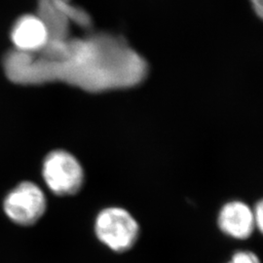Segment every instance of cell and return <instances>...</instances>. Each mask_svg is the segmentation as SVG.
<instances>
[{
    "instance_id": "1",
    "label": "cell",
    "mask_w": 263,
    "mask_h": 263,
    "mask_svg": "<svg viewBox=\"0 0 263 263\" xmlns=\"http://www.w3.org/2000/svg\"><path fill=\"white\" fill-rule=\"evenodd\" d=\"M95 232L98 239L113 252L125 253L137 243L140 226L123 208H106L96 218Z\"/></svg>"
},
{
    "instance_id": "2",
    "label": "cell",
    "mask_w": 263,
    "mask_h": 263,
    "mask_svg": "<svg viewBox=\"0 0 263 263\" xmlns=\"http://www.w3.org/2000/svg\"><path fill=\"white\" fill-rule=\"evenodd\" d=\"M42 176L49 189L58 196H70L80 191L84 171L80 162L66 151H51L43 162Z\"/></svg>"
},
{
    "instance_id": "3",
    "label": "cell",
    "mask_w": 263,
    "mask_h": 263,
    "mask_svg": "<svg viewBox=\"0 0 263 263\" xmlns=\"http://www.w3.org/2000/svg\"><path fill=\"white\" fill-rule=\"evenodd\" d=\"M43 191L32 182H22L11 190L3 202L6 216L20 226L34 224L46 211Z\"/></svg>"
},
{
    "instance_id": "4",
    "label": "cell",
    "mask_w": 263,
    "mask_h": 263,
    "mask_svg": "<svg viewBox=\"0 0 263 263\" xmlns=\"http://www.w3.org/2000/svg\"><path fill=\"white\" fill-rule=\"evenodd\" d=\"M10 38L13 50L27 54H39L49 41V31L42 20L34 14H25L13 24Z\"/></svg>"
},
{
    "instance_id": "5",
    "label": "cell",
    "mask_w": 263,
    "mask_h": 263,
    "mask_svg": "<svg viewBox=\"0 0 263 263\" xmlns=\"http://www.w3.org/2000/svg\"><path fill=\"white\" fill-rule=\"evenodd\" d=\"M217 222L226 235L239 240L248 239L255 228L254 211L241 201L226 204L219 212Z\"/></svg>"
},
{
    "instance_id": "6",
    "label": "cell",
    "mask_w": 263,
    "mask_h": 263,
    "mask_svg": "<svg viewBox=\"0 0 263 263\" xmlns=\"http://www.w3.org/2000/svg\"><path fill=\"white\" fill-rule=\"evenodd\" d=\"M53 3L58 10L62 12L69 25H76L78 28L85 30H90L93 28V19L91 15L82 7L72 4L71 1L62 0H42Z\"/></svg>"
},
{
    "instance_id": "7",
    "label": "cell",
    "mask_w": 263,
    "mask_h": 263,
    "mask_svg": "<svg viewBox=\"0 0 263 263\" xmlns=\"http://www.w3.org/2000/svg\"><path fill=\"white\" fill-rule=\"evenodd\" d=\"M228 263H260V261L257 255L254 253L248 251H241L236 253Z\"/></svg>"
},
{
    "instance_id": "8",
    "label": "cell",
    "mask_w": 263,
    "mask_h": 263,
    "mask_svg": "<svg viewBox=\"0 0 263 263\" xmlns=\"http://www.w3.org/2000/svg\"><path fill=\"white\" fill-rule=\"evenodd\" d=\"M254 216L255 227H257V229L259 231H261L262 230L263 222V205L261 201L258 202V204L256 205V208L254 209Z\"/></svg>"
},
{
    "instance_id": "9",
    "label": "cell",
    "mask_w": 263,
    "mask_h": 263,
    "mask_svg": "<svg viewBox=\"0 0 263 263\" xmlns=\"http://www.w3.org/2000/svg\"><path fill=\"white\" fill-rule=\"evenodd\" d=\"M263 0H250L252 8L254 10L255 15L261 19L263 15Z\"/></svg>"
},
{
    "instance_id": "10",
    "label": "cell",
    "mask_w": 263,
    "mask_h": 263,
    "mask_svg": "<svg viewBox=\"0 0 263 263\" xmlns=\"http://www.w3.org/2000/svg\"><path fill=\"white\" fill-rule=\"evenodd\" d=\"M62 1H71V0H62Z\"/></svg>"
}]
</instances>
